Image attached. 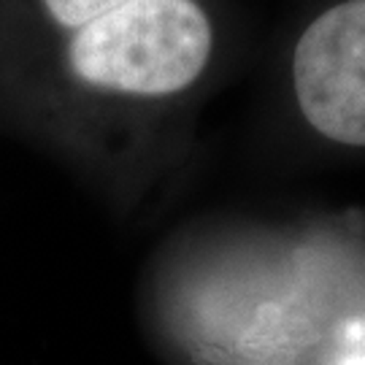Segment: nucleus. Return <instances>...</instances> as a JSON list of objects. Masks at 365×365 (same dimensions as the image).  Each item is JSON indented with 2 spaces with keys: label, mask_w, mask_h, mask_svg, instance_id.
I'll return each mask as SVG.
<instances>
[{
  "label": "nucleus",
  "mask_w": 365,
  "mask_h": 365,
  "mask_svg": "<svg viewBox=\"0 0 365 365\" xmlns=\"http://www.w3.org/2000/svg\"><path fill=\"white\" fill-rule=\"evenodd\" d=\"M292 78L312 128L336 144L365 146V0L339 3L306 27Z\"/></svg>",
  "instance_id": "obj_2"
},
{
  "label": "nucleus",
  "mask_w": 365,
  "mask_h": 365,
  "mask_svg": "<svg viewBox=\"0 0 365 365\" xmlns=\"http://www.w3.org/2000/svg\"><path fill=\"white\" fill-rule=\"evenodd\" d=\"M211 25L195 0H130L78 27L71 68L92 87L170 95L209 63Z\"/></svg>",
  "instance_id": "obj_1"
},
{
  "label": "nucleus",
  "mask_w": 365,
  "mask_h": 365,
  "mask_svg": "<svg viewBox=\"0 0 365 365\" xmlns=\"http://www.w3.org/2000/svg\"><path fill=\"white\" fill-rule=\"evenodd\" d=\"M130 0H43L46 11L52 14V19H57L66 27H81L103 16V14L114 11L119 6H125Z\"/></svg>",
  "instance_id": "obj_3"
}]
</instances>
